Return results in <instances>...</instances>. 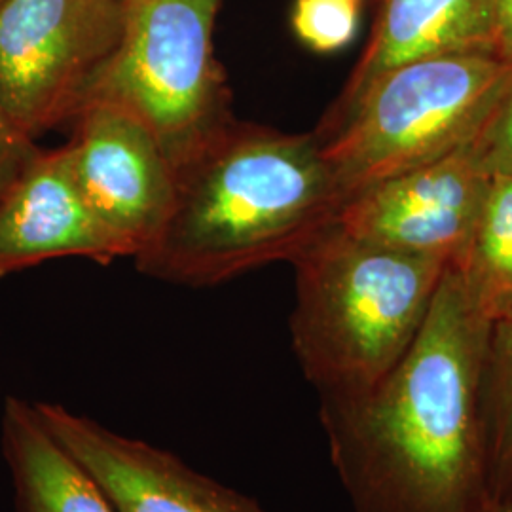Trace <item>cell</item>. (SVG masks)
Masks as SVG:
<instances>
[{
    "label": "cell",
    "instance_id": "obj_10",
    "mask_svg": "<svg viewBox=\"0 0 512 512\" xmlns=\"http://www.w3.org/2000/svg\"><path fill=\"white\" fill-rule=\"evenodd\" d=\"M59 256H126L84 202L67 147L38 150L0 194V277Z\"/></svg>",
    "mask_w": 512,
    "mask_h": 512
},
{
    "label": "cell",
    "instance_id": "obj_19",
    "mask_svg": "<svg viewBox=\"0 0 512 512\" xmlns=\"http://www.w3.org/2000/svg\"><path fill=\"white\" fill-rule=\"evenodd\" d=\"M486 512H512V499H503V501H492Z\"/></svg>",
    "mask_w": 512,
    "mask_h": 512
},
{
    "label": "cell",
    "instance_id": "obj_1",
    "mask_svg": "<svg viewBox=\"0 0 512 512\" xmlns=\"http://www.w3.org/2000/svg\"><path fill=\"white\" fill-rule=\"evenodd\" d=\"M490 329L448 266L393 370L361 393L319 397L353 512L488 511L480 385Z\"/></svg>",
    "mask_w": 512,
    "mask_h": 512
},
{
    "label": "cell",
    "instance_id": "obj_9",
    "mask_svg": "<svg viewBox=\"0 0 512 512\" xmlns=\"http://www.w3.org/2000/svg\"><path fill=\"white\" fill-rule=\"evenodd\" d=\"M35 410L116 512H264L255 499L148 442L122 437L61 404L37 403Z\"/></svg>",
    "mask_w": 512,
    "mask_h": 512
},
{
    "label": "cell",
    "instance_id": "obj_2",
    "mask_svg": "<svg viewBox=\"0 0 512 512\" xmlns=\"http://www.w3.org/2000/svg\"><path fill=\"white\" fill-rule=\"evenodd\" d=\"M162 228L135 255L143 274L209 287L291 260L336 224L344 200L317 135L230 114L173 162Z\"/></svg>",
    "mask_w": 512,
    "mask_h": 512
},
{
    "label": "cell",
    "instance_id": "obj_4",
    "mask_svg": "<svg viewBox=\"0 0 512 512\" xmlns=\"http://www.w3.org/2000/svg\"><path fill=\"white\" fill-rule=\"evenodd\" d=\"M511 82V61L495 54L423 57L380 74L317 133L342 200L469 147Z\"/></svg>",
    "mask_w": 512,
    "mask_h": 512
},
{
    "label": "cell",
    "instance_id": "obj_14",
    "mask_svg": "<svg viewBox=\"0 0 512 512\" xmlns=\"http://www.w3.org/2000/svg\"><path fill=\"white\" fill-rule=\"evenodd\" d=\"M488 478L494 501L512 499V317L494 323L480 385Z\"/></svg>",
    "mask_w": 512,
    "mask_h": 512
},
{
    "label": "cell",
    "instance_id": "obj_11",
    "mask_svg": "<svg viewBox=\"0 0 512 512\" xmlns=\"http://www.w3.org/2000/svg\"><path fill=\"white\" fill-rule=\"evenodd\" d=\"M450 54H495L494 0H382L365 52L329 118L393 67Z\"/></svg>",
    "mask_w": 512,
    "mask_h": 512
},
{
    "label": "cell",
    "instance_id": "obj_17",
    "mask_svg": "<svg viewBox=\"0 0 512 512\" xmlns=\"http://www.w3.org/2000/svg\"><path fill=\"white\" fill-rule=\"evenodd\" d=\"M38 150L33 139L16 128L0 103V194L16 181Z\"/></svg>",
    "mask_w": 512,
    "mask_h": 512
},
{
    "label": "cell",
    "instance_id": "obj_12",
    "mask_svg": "<svg viewBox=\"0 0 512 512\" xmlns=\"http://www.w3.org/2000/svg\"><path fill=\"white\" fill-rule=\"evenodd\" d=\"M2 454L14 480L16 512H116L92 476L50 435L35 404L6 399Z\"/></svg>",
    "mask_w": 512,
    "mask_h": 512
},
{
    "label": "cell",
    "instance_id": "obj_13",
    "mask_svg": "<svg viewBox=\"0 0 512 512\" xmlns=\"http://www.w3.org/2000/svg\"><path fill=\"white\" fill-rule=\"evenodd\" d=\"M450 266L488 323L512 317V175L492 177L473 234Z\"/></svg>",
    "mask_w": 512,
    "mask_h": 512
},
{
    "label": "cell",
    "instance_id": "obj_5",
    "mask_svg": "<svg viewBox=\"0 0 512 512\" xmlns=\"http://www.w3.org/2000/svg\"><path fill=\"white\" fill-rule=\"evenodd\" d=\"M220 0H124L122 37L86 103L135 114L169 162L228 116L213 27Z\"/></svg>",
    "mask_w": 512,
    "mask_h": 512
},
{
    "label": "cell",
    "instance_id": "obj_3",
    "mask_svg": "<svg viewBox=\"0 0 512 512\" xmlns=\"http://www.w3.org/2000/svg\"><path fill=\"white\" fill-rule=\"evenodd\" d=\"M296 359L319 397L378 384L416 340L450 266L344 234L336 224L293 260Z\"/></svg>",
    "mask_w": 512,
    "mask_h": 512
},
{
    "label": "cell",
    "instance_id": "obj_8",
    "mask_svg": "<svg viewBox=\"0 0 512 512\" xmlns=\"http://www.w3.org/2000/svg\"><path fill=\"white\" fill-rule=\"evenodd\" d=\"M490 183L469 145L351 196L336 228L378 247L452 264L473 234Z\"/></svg>",
    "mask_w": 512,
    "mask_h": 512
},
{
    "label": "cell",
    "instance_id": "obj_18",
    "mask_svg": "<svg viewBox=\"0 0 512 512\" xmlns=\"http://www.w3.org/2000/svg\"><path fill=\"white\" fill-rule=\"evenodd\" d=\"M495 55L512 63V0H494Z\"/></svg>",
    "mask_w": 512,
    "mask_h": 512
},
{
    "label": "cell",
    "instance_id": "obj_16",
    "mask_svg": "<svg viewBox=\"0 0 512 512\" xmlns=\"http://www.w3.org/2000/svg\"><path fill=\"white\" fill-rule=\"evenodd\" d=\"M471 147L492 177L512 175V82Z\"/></svg>",
    "mask_w": 512,
    "mask_h": 512
},
{
    "label": "cell",
    "instance_id": "obj_6",
    "mask_svg": "<svg viewBox=\"0 0 512 512\" xmlns=\"http://www.w3.org/2000/svg\"><path fill=\"white\" fill-rule=\"evenodd\" d=\"M124 27V0H0V103L33 141L86 105Z\"/></svg>",
    "mask_w": 512,
    "mask_h": 512
},
{
    "label": "cell",
    "instance_id": "obj_7",
    "mask_svg": "<svg viewBox=\"0 0 512 512\" xmlns=\"http://www.w3.org/2000/svg\"><path fill=\"white\" fill-rule=\"evenodd\" d=\"M74 181L126 256L162 228L173 198V165L156 135L128 109L95 99L74 116Z\"/></svg>",
    "mask_w": 512,
    "mask_h": 512
},
{
    "label": "cell",
    "instance_id": "obj_15",
    "mask_svg": "<svg viewBox=\"0 0 512 512\" xmlns=\"http://www.w3.org/2000/svg\"><path fill=\"white\" fill-rule=\"evenodd\" d=\"M359 0H296L293 29L311 50L330 54L346 48L357 33Z\"/></svg>",
    "mask_w": 512,
    "mask_h": 512
}]
</instances>
